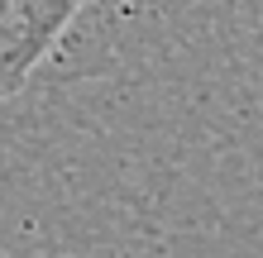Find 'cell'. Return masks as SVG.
I'll return each mask as SVG.
<instances>
[{"label": "cell", "mask_w": 263, "mask_h": 258, "mask_svg": "<svg viewBox=\"0 0 263 258\" xmlns=\"http://www.w3.org/2000/svg\"><path fill=\"white\" fill-rule=\"evenodd\" d=\"M82 5L86 0H0V101L24 86Z\"/></svg>", "instance_id": "6da1fadb"}]
</instances>
